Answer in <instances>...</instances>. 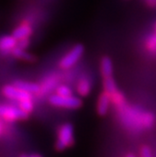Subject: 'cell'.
<instances>
[{
  "mask_svg": "<svg viewBox=\"0 0 156 157\" xmlns=\"http://www.w3.org/2000/svg\"><path fill=\"white\" fill-rule=\"evenodd\" d=\"M74 143V134L73 125L70 123L62 124L58 130L55 149L61 151L72 147Z\"/></svg>",
  "mask_w": 156,
  "mask_h": 157,
  "instance_id": "obj_1",
  "label": "cell"
},
{
  "mask_svg": "<svg viewBox=\"0 0 156 157\" xmlns=\"http://www.w3.org/2000/svg\"><path fill=\"white\" fill-rule=\"evenodd\" d=\"M29 114L22 110L19 106H13L10 105H0V119L5 122H14L23 121L28 118Z\"/></svg>",
  "mask_w": 156,
  "mask_h": 157,
  "instance_id": "obj_2",
  "label": "cell"
},
{
  "mask_svg": "<svg viewBox=\"0 0 156 157\" xmlns=\"http://www.w3.org/2000/svg\"><path fill=\"white\" fill-rule=\"evenodd\" d=\"M49 103L55 107L65 108V109H78L82 105V101L76 96H59L58 94H53L49 97Z\"/></svg>",
  "mask_w": 156,
  "mask_h": 157,
  "instance_id": "obj_3",
  "label": "cell"
},
{
  "mask_svg": "<svg viewBox=\"0 0 156 157\" xmlns=\"http://www.w3.org/2000/svg\"><path fill=\"white\" fill-rule=\"evenodd\" d=\"M84 54V47L81 44H77L70 49L59 61V67L63 70H67L74 67Z\"/></svg>",
  "mask_w": 156,
  "mask_h": 157,
  "instance_id": "obj_4",
  "label": "cell"
},
{
  "mask_svg": "<svg viewBox=\"0 0 156 157\" xmlns=\"http://www.w3.org/2000/svg\"><path fill=\"white\" fill-rule=\"evenodd\" d=\"M2 94L9 100L16 101L17 103L22 102L26 99H33V94L21 90L15 85H7L2 90Z\"/></svg>",
  "mask_w": 156,
  "mask_h": 157,
  "instance_id": "obj_5",
  "label": "cell"
},
{
  "mask_svg": "<svg viewBox=\"0 0 156 157\" xmlns=\"http://www.w3.org/2000/svg\"><path fill=\"white\" fill-rule=\"evenodd\" d=\"M18 45V40L13 35H5L0 38V52L4 54L11 53Z\"/></svg>",
  "mask_w": 156,
  "mask_h": 157,
  "instance_id": "obj_6",
  "label": "cell"
},
{
  "mask_svg": "<svg viewBox=\"0 0 156 157\" xmlns=\"http://www.w3.org/2000/svg\"><path fill=\"white\" fill-rule=\"evenodd\" d=\"M59 78L56 75H51L47 78H45L42 81L41 84H40V91L36 96H44L51 92L52 90H55L56 85H58Z\"/></svg>",
  "mask_w": 156,
  "mask_h": 157,
  "instance_id": "obj_7",
  "label": "cell"
},
{
  "mask_svg": "<svg viewBox=\"0 0 156 157\" xmlns=\"http://www.w3.org/2000/svg\"><path fill=\"white\" fill-rule=\"evenodd\" d=\"M111 103V96L106 91L102 92L99 95L98 102H97V112L100 116H105L108 110L109 105Z\"/></svg>",
  "mask_w": 156,
  "mask_h": 157,
  "instance_id": "obj_8",
  "label": "cell"
},
{
  "mask_svg": "<svg viewBox=\"0 0 156 157\" xmlns=\"http://www.w3.org/2000/svg\"><path fill=\"white\" fill-rule=\"evenodd\" d=\"M33 33V29L32 26L27 24V23H24L20 25H18L15 29L13 30L12 35L15 37L18 40L25 39V38H29Z\"/></svg>",
  "mask_w": 156,
  "mask_h": 157,
  "instance_id": "obj_9",
  "label": "cell"
},
{
  "mask_svg": "<svg viewBox=\"0 0 156 157\" xmlns=\"http://www.w3.org/2000/svg\"><path fill=\"white\" fill-rule=\"evenodd\" d=\"M14 85L16 87L20 88L23 90H25L27 92H29L31 94H35L37 95L40 91V84L37 83H33V82H26V81H16L14 82Z\"/></svg>",
  "mask_w": 156,
  "mask_h": 157,
  "instance_id": "obj_10",
  "label": "cell"
},
{
  "mask_svg": "<svg viewBox=\"0 0 156 157\" xmlns=\"http://www.w3.org/2000/svg\"><path fill=\"white\" fill-rule=\"evenodd\" d=\"M76 90L77 93L82 97L88 96L91 90V82L87 77H82L77 83Z\"/></svg>",
  "mask_w": 156,
  "mask_h": 157,
  "instance_id": "obj_11",
  "label": "cell"
},
{
  "mask_svg": "<svg viewBox=\"0 0 156 157\" xmlns=\"http://www.w3.org/2000/svg\"><path fill=\"white\" fill-rule=\"evenodd\" d=\"M101 74L104 78L113 75V64L111 59L107 56H105L101 60Z\"/></svg>",
  "mask_w": 156,
  "mask_h": 157,
  "instance_id": "obj_12",
  "label": "cell"
},
{
  "mask_svg": "<svg viewBox=\"0 0 156 157\" xmlns=\"http://www.w3.org/2000/svg\"><path fill=\"white\" fill-rule=\"evenodd\" d=\"M11 54L13 56H15L16 59H20L26 60V61H33L34 60V56L31 54L26 53L25 49H22L18 45L12 50Z\"/></svg>",
  "mask_w": 156,
  "mask_h": 157,
  "instance_id": "obj_13",
  "label": "cell"
},
{
  "mask_svg": "<svg viewBox=\"0 0 156 157\" xmlns=\"http://www.w3.org/2000/svg\"><path fill=\"white\" fill-rule=\"evenodd\" d=\"M104 90H105V91H106L110 95H112L113 93L118 91L117 86H116L115 81L112 76L104 78Z\"/></svg>",
  "mask_w": 156,
  "mask_h": 157,
  "instance_id": "obj_14",
  "label": "cell"
},
{
  "mask_svg": "<svg viewBox=\"0 0 156 157\" xmlns=\"http://www.w3.org/2000/svg\"><path fill=\"white\" fill-rule=\"evenodd\" d=\"M18 106L22 110H24L25 112H26L27 114H29L30 115L34 110V101H33V99L24 100V101L18 103Z\"/></svg>",
  "mask_w": 156,
  "mask_h": 157,
  "instance_id": "obj_15",
  "label": "cell"
},
{
  "mask_svg": "<svg viewBox=\"0 0 156 157\" xmlns=\"http://www.w3.org/2000/svg\"><path fill=\"white\" fill-rule=\"evenodd\" d=\"M55 94H58L59 96H63V97L72 96L73 95V90L66 85L58 86V87H56L55 90Z\"/></svg>",
  "mask_w": 156,
  "mask_h": 157,
  "instance_id": "obj_16",
  "label": "cell"
},
{
  "mask_svg": "<svg viewBox=\"0 0 156 157\" xmlns=\"http://www.w3.org/2000/svg\"><path fill=\"white\" fill-rule=\"evenodd\" d=\"M146 45L150 52H156V35H150L148 37Z\"/></svg>",
  "mask_w": 156,
  "mask_h": 157,
  "instance_id": "obj_17",
  "label": "cell"
},
{
  "mask_svg": "<svg viewBox=\"0 0 156 157\" xmlns=\"http://www.w3.org/2000/svg\"><path fill=\"white\" fill-rule=\"evenodd\" d=\"M140 157H152L151 150L149 146H142L141 147Z\"/></svg>",
  "mask_w": 156,
  "mask_h": 157,
  "instance_id": "obj_18",
  "label": "cell"
},
{
  "mask_svg": "<svg viewBox=\"0 0 156 157\" xmlns=\"http://www.w3.org/2000/svg\"><path fill=\"white\" fill-rule=\"evenodd\" d=\"M29 45V39L28 38H25V39H22V40H18V46L21 47L22 49H26Z\"/></svg>",
  "mask_w": 156,
  "mask_h": 157,
  "instance_id": "obj_19",
  "label": "cell"
},
{
  "mask_svg": "<svg viewBox=\"0 0 156 157\" xmlns=\"http://www.w3.org/2000/svg\"><path fill=\"white\" fill-rule=\"evenodd\" d=\"M5 129H6V126H5V121H4L3 120L0 119V138H1V137L4 136Z\"/></svg>",
  "mask_w": 156,
  "mask_h": 157,
  "instance_id": "obj_20",
  "label": "cell"
},
{
  "mask_svg": "<svg viewBox=\"0 0 156 157\" xmlns=\"http://www.w3.org/2000/svg\"><path fill=\"white\" fill-rule=\"evenodd\" d=\"M146 2L150 7H156V0H146Z\"/></svg>",
  "mask_w": 156,
  "mask_h": 157,
  "instance_id": "obj_21",
  "label": "cell"
},
{
  "mask_svg": "<svg viewBox=\"0 0 156 157\" xmlns=\"http://www.w3.org/2000/svg\"><path fill=\"white\" fill-rule=\"evenodd\" d=\"M125 157H136V156L135 154H133V153H127Z\"/></svg>",
  "mask_w": 156,
  "mask_h": 157,
  "instance_id": "obj_22",
  "label": "cell"
},
{
  "mask_svg": "<svg viewBox=\"0 0 156 157\" xmlns=\"http://www.w3.org/2000/svg\"><path fill=\"white\" fill-rule=\"evenodd\" d=\"M28 157H41L39 154H31V155H28Z\"/></svg>",
  "mask_w": 156,
  "mask_h": 157,
  "instance_id": "obj_23",
  "label": "cell"
},
{
  "mask_svg": "<svg viewBox=\"0 0 156 157\" xmlns=\"http://www.w3.org/2000/svg\"><path fill=\"white\" fill-rule=\"evenodd\" d=\"M20 157H28V155H25V154H23V155H21Z\"/></svg>",
  "mask_w": 156,
  "mask_h": 157,
  "instance_id": "obj_24",
  "label": "cell"
},
{
  "mask_svg": "<svg viewBox=\"0 0 156 157\" xmlns=\"http://www.w3.org/2000/svg\"><path fill=\"white\" fill-rule=\"evenodd\" d=\"M155 32H156V24H155ZM156 35V34H155Z\"/></svg>",
  "mask_w": 156,
  "mask_h": 157,
  "instance_id": "obj_25",
  "label": "cell"
}]
</instances>
